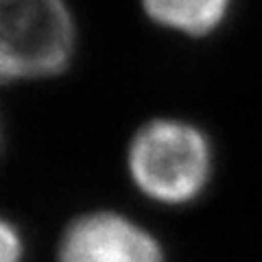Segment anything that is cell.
Listing matches in <instances>:
<instances>
[{"mask_svg":"<svg viewBox=\"0 0 262 262\" xmlns=\"http://www.w3.org/2000/svg\"><path fill=\"white\" fill-rule=\"evenodd\" d=\"M57 262H166L160 241L112 210L88 212L63 229Z\"/></svg>","mask_w":262,"mask_h":262,"instance_id":"3957f363","label":"cell"},{"mask_svg":"<svg viewBox=\"0 0 262 262\" xmlns=\"http://www.w3.org/2000/svg\"><path fill=\"white\" fill-rule=\"evenodd\" d=\"M214 170L212 142L182 118L144 122L127 146V173L138 192L160 206H188L203 194Z\"/></svg>","mask_w":262,"mask_h":262,"instance_id":"6da1fadb","label":"cell"},{"mask_svg":"<svg viewBox=\"0 0 262 262\" xmlns=\"http://www.w3.org/2000/svg\"><path fill=\"white\" fill-rule=\"evenodd\" d=\"M24 243L20 232L9 221L0 216V262H22Z\"/></svg>","mask_w":262,"mask_h":262,"instance_id":"5b68a950","label":"cell"},{"mask_svg":"<svg viewBox=\"0 0 262 262\" xmlns=\"http://www.w3.org/2000/svg\"><path fill=\"white\" fill-rule=\"evenodd\" d=\"M68 0H0V83H33L68 70L77 53Z\"/></svg>","mask_w":262,"mask_h":262,"instance_id":"7a4b0ae2","label":"cell"},{"mask_svg":"<svg viewBox=\"0 0 262 262\" xmlns=\"http://www.w3.org/2000/svg\"><path fill=\"white\" fill-rule=\"evenodd\" d=\"M234 0H140L155 27L184 37H208L223 27Z\"/></svg>","mask_w":262,"mask_h":262,"instance_id":"277c9868","label":"cell"}]
</instances>
